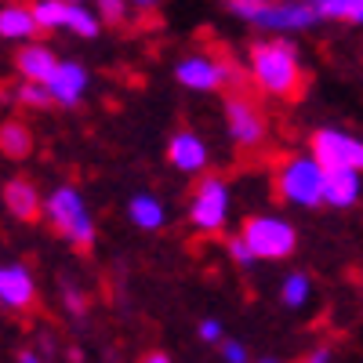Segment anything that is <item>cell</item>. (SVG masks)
<instances>
[{"label":"cell","instance_id":"obj_17","mask_svg":"<svg viewBox=\"0 0 363 363\" xmlns=\"http://www.w3.org/2000/svg\"><path fill=\"white\" fill-rule=\"evenodd\" d=\"M37 33L40 26L29 4H0V40H33Z\"/></svg>","mask_w":363,"mask_h":363},{"label":"cell","instance_id":"obj_5","mask_svg":"<svg viewBox=\"0 0 363 363\" xmlns=\"http://www.w3.org/2000/svg\"><path fill=\"white\" fill-rule=\"evenodd\" d=\"M240 236L258 262H287L298 251V225L277 211H258V215L244 218Z\"/></svg>","mask_w":363,"mask_h":363},{"label":"cell","instance_id":"obj_18","mask_svg":"<svg viewBox=\"0 0 363 363\" xmlns=\"http://www.w3.org/2000/svg\"><path fill=\"white\" fill-rule=\"evenodd\" d=\"M316 287H313V277L306 269H291L284 272V280H280V306L291 309V313H301L313 301Z\"/></svg>","mask_w":363,"mask_h":363},{"label":"cell","instance_id":"obj_29","mask_svg":"<svg viewBox=\"0 0 363 363\" xmlns=\"http://www.w3.org/2000/svg\"><path fill=\"white\" fill-rule=\"evenodd\" d=\"M301 363H335V349H330V345H316V349H309L306 356H301Z\"/></svg>","mask_w":363,"mask_h":363},{"label":"cell","instance_id":"obj_2","mask_svg":"<svg viewBox=\"0 0 363 363\" xmlns=\"http://www.w3.org/2000/svg\"><path fill=\"white\" fill-rule=\"evenodd\" d=\"M44 218L73 251L95 247L99 229H95V218H91V207H87L84 193L77 186H69V182H58V186L44 196Z\"/></svg>","mask_w":363,"mask_h":363},{"label":"cell","instance_id":"obj_3","mask_svg":"<svg viewBox=\"0 0 363 363\" xmlns=\"http://www.w3.org/2000/svg\"><path fill=\"white\" fill-rule=\"evenodd\" d=\"M323 178H327L323 164L306 149V153L284 157L272 182H277V196L287 207H294V211H316V207H323Z\"/></svg>","mask_w":363,"mask_h":363},{"label":"cell","instance_id":"obj_14","mask_svg":"<svg viewBox=\"0 0 363 363\" xmlns=\"http://www.w3.org/2000/svg\"><path fill=\"white\" fill-rule=\"evenodd\" d=\"M58 58L48 44H22L18 48V55H15V73H18V80H26V84H48L51 80V73L58 69Z\"/></svg>","mask_w":363,"mask_h":363},{"label":"cell","instance_id":"obj_7","mask_svg":"<svg viewBox=\"0 0 363 363\" xmlns=\"http://www.w3.org/2000/svg\"><path fill=\"white\" fill-rule=\"evenodd\" d=\"M222 124L236 149H262L269 138V116L244 91H236V95H229L222 102Z\"/></svg>","mask_w":363,"mask_h":363},{"label":"cell","instance_id":"obj_30","mask_svg":"<svg viewBox=\"0 0 363 363\" xmlns=\"http://www.w3.org/2000/svg\"><path fill=\"white\" fill-rule=\"evenodd\" d=\"M128 4H131V11H142V15H153L160 4H164V0H128Z\"/></svg>","mask_w":363,"mask_h":363},{"label":"cell","instance_id":"obj_31","mask_svg":"<svg viewBox=\"0 0 363 363\" xmlns=\"http://www.w3.org/2000/svg\"><path fill=\"white\" fill-rule=\"evenodd\" d=\"M142 363H171V356L167 352H149V356H142Z\"/></svg>","mask_w":363,"mask_h":363},{"label":"cell","instance_id":"obj_27","mask_svg":"<svg viewBox=\"0 0 363 363\" xmlns=\"http://www.w3.org/2000/svg\"><path fill=\"white\" fill-rule=\"evenodd\" d=\"M218 356H222V363H251L247 345H244V342H236V338H225V342L218 345Z\"/></svg>","mask_w":363,"mask_h":363},{"label":"cell","instance_id":"obj_10","mask_svg":"<svg viewBox=\"0 0 363 363\" xmlns=\"http://www.w3.org/2000/svg\"><path fill=\"white\" fill-rule=\"evenodd\" d=\"M167 164L178 174H189V178L207 174V167H211V145H207V138L189 131V128L174 131L171 142H167Z\"/></svg>","mask_w":363,"mask_h":363},{"label":"cell","instance_id":"obj_32","mask_svg":"<svg viewBox=\"0 0 363 363\" xmlns=\"http://www.w3.org/2000/svg\"><path fill=\"white\" fill-rule=\"evenodd\" d=\"M258 363H280L277 356H265V359H258Z\"/></svg>","mask_w":363,"mask_h":363},{"label":"cell","instance_id":"obj_33","mask_svg":"<svg viewBox=\"0 0 363 363\" xmlns=\"http://www.w3.org/2000/svg\"><path fill=\"white\" fill-rule=\"evenodd\" d=\"M69 4H87V0H69Z\"/></svg>","mask_w":363,"mask_h":363},{"label":"cell","instance_id":"obj_8","mask_svg":"<svg viewBox=\"0 0 363 363\" xmlns=\"http://www.w3.org/2000/svg\"><path fill=\"white\" fill-rule=\"evenodd\" d=\"M309 153L323 164V171H363V138L335 124H323L309 135Z\"/></svg>","mask_w":363,"mask_h":363},{"label":"cell","instance_id":"obj_20","mask_svg":"<svg viewBox=\"0 0 363 363\" xmlns=\"http://www.w3.org/2000/svg\"><path fill=\"white\" fill-rule=\"evenodd\" d=\"M313 8L323 22L363 26V0H313Z\"/></svg>","mask_w":363,"mask_h":363},{"label":"cell","instance_id":"obj_25","mask_svg":"<svg viewBox=\"0 0 363 363\" xmlns=\"http://www.w3.org/2000/svg\"><path fill=\"white\" fill-rule=\"evenodd\" d=\"M225 251H229V258H233V265H240V269H255L258 265V258H255V251L244 244V236H229L225 240Z\"/></svg>","mask_w":363,"mask_h":363},{"label":"cell","instance_id":"obj_26","mask_svg":"<svg viewBox=\"0 0 363 363\" xmlns=\"http://www.w3.org/2000/svg\"><path fill=\"white\" fill-rule=\"evenodd\" d=\"M196 338H200L203 345H222L229 335H225V323H222L218 316H203L200 327H196Z\"/></svg>","mask_w":363,"mask_h":363},{"label":"cell","instance_id":"obj_23","mask_svg":"<svg viewBox=\"0 0 363 363\" xmlns=\"http://www.w3.org/2000/svg\"><path fill=\"white\" fill-rule=\"evenodd\" d=\"M222 4H225V11H229L233 18L255 26V22H258V15L272 4V0H222Z\"/></svg>","mask_w":363,"mask_h":363},{"label":"cell","instance_id":"obj_28","mask_svg":"<svg viewBox=\"0 0 363 363\" xmlns=\"http://www.w3.org/2000/svg\"><path fill=\"white\" fill-rule=\"evenodd\" d=\"M15 363H51V342H48V338H40V345L18 349Z\"/></svg>","mask_w":363,"mask_h":363},{"label":"cell","instance_id":"obj_1","mask_svg":"<svg viewBox=\"0 0 363 363\" xmlns=\"http://www.w3.org/2000/svg\"><path fill=\"white\" fill-rule=\"evenodd\" d=\"M247 77L269 99H294L306 84L301 48L291 37H265L247 51Z\"/></svg>","mask_w":363,"mask_h":363},{"label":"cell","instance_id":"obj_21","mask_svg":"<svg viewBox=\"0 0 363 363\" xmlns=\"http://www.w3.org/2000/svg\"><path fill=\"white\" fill-rule=\"evenodd\" d=\"M15 102H18L22 109H48V106H51V95H48L44 84H26V80H18Z\"/></svg>","mask_w":363,"mask_h":363},{"label":"cell","instance_id":"obj_16","mask_svg":"<svg viewBox=\"0 0 363 363\" xmlns=\"http://www.w3.org/2000/svg\"><path fill=\"white\" fill-rule=\"evenodd\" d=\"M128 222L135 229H142V233H157V229H164L171 222V211H167V203L157 193H135L128 200Z\"/></svg>","mask_w":363,"mask_h":363},{"label":"cell","instance_id":"obj_15","mask_svg":"<svg viewBox=\"0 0 363 363\" xmlns=\"http://www.w3.org/2000/svg\"><path fill=\"white\" fill-rule=\"evenodd\" d=\"M363 200V171H327L323 203L335 211H349Z\"/></svg>","mask_w":363,"mask_h":363},{"label":"cell","instance_id":"obj_12","mask_svg":"<svg viewBox=\"0 0 363 363\" xmlns=\"http://www.w3.org/2000/svg\"><path fill=\"white\" fill-rule=\"evenodd\" d=\"M37 301V277L26 262H0V306L26 313Z\"/></svg>","mask_w":363,"mask_h":363},{"label":"cell","instance_id":"obj_6","mask_svg":"<svg viewBox=\"0 0 363 363\" xmlns=\"http://www.w3.org/2000/svg\"><path fill=\"white\" fill-rule=\"evenodd\" d=\"M174 80H178V87L196 91V95H215V91L244 80V69L229 62V58L211 55V51H189L174 62Z\"/></svg>","mask_w":363,"mask_h":363},{"label":"cell","instance_id":"obj_13","mask_svg":"<svg viewBox=\"0 0 363 363\" xmlns=\"http://www.w3.org/2000/svg\"><path fill=\"white\" fill-rule=\"evenodd\" d=\"M0 203L15 222H37L44 215V196L29 178H8L0 186Z\"/></svg>","mask_w":363,"mask_h":363},{"label":"cell","instance_id":"obj_19","mask_svg":"<svg viewBox=\"0 0 363 363\" xmlns=\"http://www.w3.org/2000/svg\"><path fill=\"white\" fill-rule=\"evenodd\" d=\"M0 153L8 160H26L33 153V131H29L22 120H4V124H0Z\"/></svg>","mask_w":363,"mask_h":363},{"label":"cell","instance_id":"obj_11","mask_svg":"<svg viewBox=\"0 0 363 363\" xmlns=\"http://www.w3.org/2000/svg\"><path fill=\"white\" fill-rule=\"evenodd\" d=\"M44 87H48V95H51V106L77 109L84 102V95H87V87H91V73H87L84 62H77V58H62Z\"/></svg>","mask_w":363,"mask_h":363},{"label":"cell","instance_id":"obj_9","mask_svg":"<svg viewBox=\"0 0 363 363\" xmlns=\"http://www.w3.org/2000/svg\"><path fill=\"white\" fill-rule=\"evenodd\" d=\"M323 18L316 15L313 0H272V4L258 15L255 29L265 37H301V33H313Z\"/></svg>","mask_w":363,"mask_h":363},{"label":"cell","instance_id":"obj_24","mask_svg":"<svg viewBox=\"0 0 363 363\" xmlns=\"http://www.w3.org/2000/svg\"><path fill=\"white\" fill-rule=\"evenodd\" d=\"M58 294H62V309H66L73 320H84V316H87V294H84L77 284H62V287H58Z\"/></svg>","mask_w":363,"mask_h":363},{"label":"cell","instance_id":"obj_4","mask_svg":"<svg viewBox=\"0 0 363 363\" xmlns=\"http://www.w3.org/2000/svg\"><path fill=\"white\" fill-rule=\"evenodd\" d=\"M186 218L196 233L203 236H218L229 229V218H233V189L222 174H200L196 186L189 193V203H186Z\"/></svg>","mask_w":363,"mask_h":363},{"label":"cell","instance_id":"obj_22","mask_svg":"<svg viewBox=\"0 0 363 363\" xmlns=\"http://www.w3.org/2000/svg\"><path fill=\"white\" fill-rule=\"evenodd\" d=\"M91 8H95V15L102 18V26H124L128 11H131L128 0H91Z\"/></svg>","mask_w":363,"mask_h":363}]
</instances>
